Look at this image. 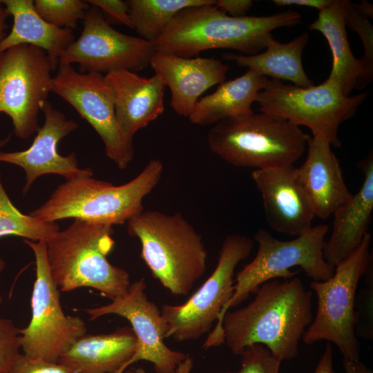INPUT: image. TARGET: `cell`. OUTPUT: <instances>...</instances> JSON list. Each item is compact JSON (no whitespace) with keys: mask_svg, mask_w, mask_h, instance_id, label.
Here are the masks:
<instances>
[{"mask_svg":"<svg viewBox=\"0 0 373 373\" xmlns=\"http://www.w3.org/2000/svg\"><path fill=\"white\" fill-rule=\"evenodd\" d=\"M254 294L247 306L224 315V344L235 355L261 344L282 361L296 358L300 341L313 321L312 291L294 277L270 280Z\"/></svg>","mask_w":373,"mask_h":373,"instance_id":"obj_1","label":"cell"},{"mask_svg":"<svg viewBox=\"0 0 373 373\" xmlns=\"http://www.w3.org/2000/svg\"><path fill=\"white\" fill-rule=\"evenodd\" d=\"M293 10L267 16L233 17L214 4L186 8L179 12L153 41L156 50L190 58L210 49H232L243 55L264 50L271 32L301 22Z\"/></svg>","mask_w":373,"mask_h":373,"instance_id":"obj_2","label":"cell"},{"mask_svg":"<svg viewBox=\"0 0 373 373\" xmlns=\"http://www.w3.org/2000/svg\"><path fill=\"white\" fill-rule=\"evenodd\" d=\"M113 235V226L74 219L46 242L50 274L59 291L90 287L111 300L127 293L128 273L108 260L115 245Z\"/></svg>","mask_w":373,"mask_h":373,"instance_id":"obj_3","label":"cell"},{"mask_svg":"<svg viewBox=\"0 0 373 373\" xmlns=\"http://www.w3.org/2000/svg\"><path fill=\"white\" fill-rule=\"evenodd\" d=\"M141 245V257L171 294L186 296L204 274L208 253L202 236L180 213L143 211L127 222Z\"/></svg>","mask_w":373,"mask_h":373,"instance_id":"obj_4","label":"cell"},{"mask_svg":"<svg viewBox=\"0 0 373 373\" xmlns=\"http://www.w3.org/2000/svg\"><path fill=\"white\" fill-rule=\"evenodd\" d=\"M163 171L162 162L151 159L136 177L121 185L93 176L66 180L29 214L46 222L73 218L120 225L144 211L143 200L159 183Z\"/></svg>","mask_w":373,"mask_h":373,"instance_id":"obj_5","label":"cell"},{"mask_svg":"<svg viewBox=\"0 0 373 373\" xmlns=\"http://www.w3.org/2000/svg\"><path fill=\"white\" fill-rule=\"evenodd\" d=\"M327 224L312 227L307 231L290 240H280L267 230L260 228L254 235L258 250L254 258L239 271L234 279V291L231 298L219 315L216 325L202 347L205 350L224 344L222 318L230 308L240 305L261 285L272 279L294 278L299 271H291L300 267L313 281L330 278L334 268L324 258Z\"/></svg>","mask_w":373,"mask_h":373,"instance_id":"obj_6","label":"cell"},{"mask_svg":"<svg viewBox=\"0 0 373 373\" xmlns=\"http://www.w3.org/2000/svg\"><path fill=\"white\" fill-rule=\"evenodd\" d=\"M309 137L289 120L260 112L218 122L207 141L224 162L255 170L294 165L305 152Z\"/></svg>","mask_w":373,"mask_h":373,"instance_id":"obj_7","label":"cell"},{"mask_svg":"<svg viewBox=\"0 0 373 373\" xmlns=\"http://www.w3.org/2000/svg\"><path fill=\"white\" fill-rule=\"evenodd\" d=\"M371 235L367 233L357 248L334 268L325 281H312L317 296L315 318L302 340L307 345L325 340L339 349L343 359L360 361L361 346L355 332V300L360 279L372 265Z\"/></svg>","mask_w":373,"mask_h":373,"instance_id":"obj_8","label":"cell"},{"mask_svg":"<svg viewBox=\"0 0 373 373\" xmlns=\"http://www.w3.org/2000/svg\"><path fill=\"white\" fill-rule=\"evenodd\" d=\"M369 93L345 95L328 78L322 84L307 87L268 79L257 95L256 102L262 113L285 118L296 126L309 128L312 137L338 147L340 125L355 114Z\"/></svg>","mask_w":373,"mask_h":373,"instance_id":"obj_9","label":"cell"},{"mask_svg":"<svg viewBox=\"0 0 373 373\" xmlns=\"http://www.w3.org/2000/svg\"><path fill=\"white\" fill-rule=\"evenodd\" d=\"M23 241L35 256V280L30 300L31 318L28 325L20 329V346L28 356L58 362L86 334V323L79 316L66 315L62 309L60 291L48 265L46 241Z\"/></svg>","mask_w":373,"mask_h":373,"instance_id":"obj_10","label":"cell"},{"mask_svg":"<svg viewBox=\"0 0 373 373\" xmlns=\"http://www.w3.org/2000/svg\"><path fill=\"white\" fill-rule=\"evenodd\" d=\"M253 248L254 241L246 236L233 233L225 238L217 265L202 286L185 303L162 306L161 314L168 327L166 338L184 342L211 332L233 294L235 269Z\"/></svg>","mask_w":373,"mask_h":373,"instance_id":"obj_11","label":"cell"},{"mask_svg":"<svg viewBox=\"0 0 373 373\" xmlns=\"http://www.w3.org/2000/svg\"><path fill=\"white\" fill-rule=\"evenodd\" d=\"M53 70L46 52L36 46L20 44L0 53V113L11 119L17 137L27 139L39 130Z\"/></svg>","mask_w":373,"mask_h":373,"instance_id":"obj_12","label":"cell"},{"mask_svg":"<svg viewBox=\"0 0 373 373\" xmlns=\"http://www.w3.org/2000/svg\"><path fill=\"white\" fill-rule=\"evenodd\" d=\"M52 79L55 93L77 111L102 140L107 157L119 169H126L134 157L133 139L121 129L112 90L105 75L80 73L73 65L59 64Z\"/></svg>","mask_w":373,"mask_h":373,"instance_id":"obj_13","label":"cell"},{"mask_svg":"<svg viewBox=\"0 0 373 373\" xmlns=\"http://www.w3.org/2000/svg\"><path fill=\"white\" fill-rule=\"evenodd\" d=\"M155 51L153 42L113 28L102 11L91 5L81 35L61 53L59 64H77L80 73H136L150 65Z\"/></svg>","mask_w":373,"mask_h":373,"instance_id":"obj_14","label":"cell"},{"mask_svg":"<svg viewBox=\"0 0 373 373\" xmlns=\"http://www.w3.org/2000/svg\"><path fill=\"white\" fill-rule=\"evenodd\" d=\"M143 278L131 283L127 293L111 300L108 304L84 309L93 321L105 315L115 314L126 318L131 324L137 339L135 352L115 373H124L126 368L139 361L151 362L156 373H175L187 354L171 350L164 343L168 327L161 311L145 293Z\"/></svg>","mask_w":373,"mask_h":373,"instance_id":"obj_15","label":"cell"},{"mask_svg":"<svg viewBox=\"0 0 373 373\" xmlns=\"http://www.w3.org/2000/svg\"><path fill=\"white\" fill-rule=\"evenodd\" d=\"M42 111L45 117L44 123L39 127L32 144L27 149L0 152V162L17 165L24 171L23 195L33 182L44 175H59L66 180L93 175L90 169L79 167L75 153L64 156L58 151L60 140L76 130L78 123L68 119L63 113L55 109L48 101Z\"/></svg>","mask_w":373,"mask_h":373,"instance_id":"obj_16","label":"cell"},{"mask_svg":"<svg viewBox=\"0 0 373 373\" xmlns=\"http://www.w3.org/2000/svg\"><path fill=\"white\" fill-rule=\"evenodd\" d=\"M269 225L276 232L298 236L312 226L315 217L294 165L253 170Z\"/></svg>","mask_w":373,"mask_h":373,"instance_id":"obj_17","label":"cell"},{"mask_svg":"<svg viewBox=\"0 0 373 373\" xmlns=\"http://www.w3.org/2000/svg\"><path fill=\"white\" fill-rule=\"evenodd\" d=\"M170 89L174 112L189 117L201 95L226 79L229 65L213 57H182L156 50L150 65Z\"/></svg>","mask_w":373,"mask_h":373,"instance_id":"obj_18","label":"cell"},{"mask_svg":"<svg viewBox=\"0 0 373 373\" xmlns=\"http://www.w3.org/2000/svg\"><path fill=\"white\" fill-rule=\"evenodd\" d=\"M104 75L113 92L118 124L124 133L133 139L164 112L166 86L156 75L144 77L120 70Z\"/></svg>","mask_w":373,"mask_h":373,"instance_id":"obj_19","label":"cell"},{"mask_svg":"<svg viewBox=\"0 0 373 373\" xmlns=\"http://www.w3.org/2000/svg\"><path fill=\"white\" fill-rule=\"evenodd\" d=\"M325 139L309 136L305 161L297 167L299 180L315 216L327 219L352 196L338 159Z\"/></svg>","mask_w":373,"mask_h":373,"instance_id":"obj_20","label":"cell"},{"mask_svg":"<svg viewBox=\"0 0 373 373\" xmlns=\"http://www.w3.org/2000/svg\"><path fill=\"white\" fill-rule=\"evenodd\" d=\"M363 174L360 189L333 213L332 233L323 247L325 260L335 267L360 245L366 233L373 211V156L358 163Z\"/></svg>","mask_w":373,"mask_h":373,"instance_id":"obj_21","label":"cell"},{"mask_svg":"<svg viewBox=\"0 0 373 373\" xmlns=\"http://www.w3.org/2000/svg\"><path fill=\"white\" fill-rule=\"evenodd\" d=\"M137 339L131 327L109 334H85L77 339L58 362L76 373H115L135 352Z\"/></svg>","mask_w":373,"mask_h":373,"instance_id":"obj_22","label":"cell"},{"mask_svg":"<svg viewBox=\"0 0 373 373\" xmlns=\"http://www.w3.org/2000/svg\"><path fill=\"white\" fill-rule=\"evenodd\" d=\"M13 24L10 32L0 41V53L8 48L28 44L44 50L57 70L61 53L75 41L73 30L54 26L37 12L32 0H1Z\"/></svg>","mask_w":373,"mask_h":373,"instance_id":"obj_23","label":"cell"},{"mask_svg":"<svg viewBox=\"0 0 373 373\" xmlns=\"http://www.w3.org/2000/svg\"><path fill=\"white\" fill-rule=\"evenodd\" d=\"M267 80V77L247 69L241 76L219 84L213 93L201 97L189 120L193 124L206 126L254 113L252 104Z\"/></svg>","mask_w":373,"mask_h":373,"instance_id":"obj_24","label":"cell"},{"mask_svg":"<svg viewBox=\"0 0 373 373\" xmlns=\"http://www.w3.org/2000/svg\"><path fill=\"white\" fill-rule=\"evenodd\" d=\"M346 0H332L318 12V18L309 26L327 39L332 55L328 79L336 84L345 95L350 96L363 73V63L352 53L345 21Z\"/></svg>","mask_w":373,"mask_h":373,"instance_id":"obj_25","label":"cell"},{"mask_svg":"<svg viewBox=\"0 0 373 373\" xmlns=\"http://www.w3.org/2000/svg\"><path fill=\"white\" fill-rule=\"evenodd\" d=\"M309 38L307 32L287 43H280L273 38L263 52L254 55L224 53L223 58L263 77L290 81L292 84L307 87L314 84L307 75L302 63L303 52Z\"/></svg>","mask_w":373,"mask_h":373,"instance_id":"obj_26","label":"cell"},{"mask_svg":"<svg viewBox=\"0 0 373 373\" xmlns=\"http://www.w3.org/2000/svg\"><path fill=\"white\" fill-rule=\"evenodd\" d=\"M126 3L138 37L153 42L179 12L189 7L214 4L215 0H128Z\"/></svg>","mask_w":373,"mask_h":373,"instance_id":"obj_27","label":"cell"},{"mask_svg":"<svg viewBox=\"0 0 373 373\" xmlns=\"http://www.w3.org/2000/svg\"><path fill=\"white\" fill-rule=\"evenodd\" d=\"M56 222L38 220L21 213L12 202L1 182L0 171V238L18 236L32 241H47L59 231Z\"/></svg>","mask_w":373,"mask_h":373,"instance_id":"obj_28","label":"cell"},{"mask_svg":"<svg viewBox=\"0 0 373 373\" xmlns=\"http://www.w3.org/2000/svg\"><path fill=\"white\" fill-rule=\"evenodd\" d=\"M373 6L367 1L359 3L346 0L345 21L352 31L356 32L363 44L364 52L361 58L363 73L357 82L356 89L366 87L373 79Z\"/></svg>","mask_w":373,"mask_h":373,"instance_id":"obj_29","label":"cell"},{"mask_svg":"<svg viewBox=\"0 0 373 373\" xmlns=\"http://www.w3.org/2000/svg\"><path fill=\"white\" fill-rule=\"evenodd\" d=\"M34 6L39 15L50 24L72 30L84 19L90 8L82 0H35Z\"/></svg>","mask_w":373,"mask_h":373,"instance_id":"obj_30","label":"cell"},{"mask_svg":"<svg viewBox=\"0 0 373 373\" xmlns=\"http://www.w3.org/2000/svg\"><path fill=\"white\" fill-rule=\"evenodd\" d=\"M239 356L241 360L238 370L220 373H279L283 361L261 344L246 347Z\"/></svg>","mask_w":373,"mask_h":373,"instance_id":"obj_31","label":"cell"},{"mask_svg":"<svg viewBox=\"0 0 373 373\" xmlns=\"http://www.w3.org/2000/svg\"><path fill=\"white\" fill-rule=\"evenodd\" d=\"M365 287H363L355 300V332L356 335L366 339L373 337V275L372 265L365 276Z\"/></svg>","mask_w":373,"mask_h":373,"instance_id":"obj_32","label":"cell"},{"mask_svg":"<svg viewBox=\"0 0 373 373\" xmlns=\"http://www.w3.org/2000/svg\"><path fill=\"white\" fill-rule=\"evenodd\" d=\"M20 329L0 316V373H8L20 354Z\"/></svg>","mask_w":373,"mask_h":373,"instance_id":"obj_33","label":"cell"},{"mask_svg":"<svg viewBox=\"0 0 373 373\" xmlns=\"http://www.w3.org/2000/svg\"><path fill=\"white\" fill-rule=\"evenodd\" d=\"M8 373H76L59 362H51L19 354Z\"/></svg>","mask_w":373,"mask_h":373,"instance_id":"obj_34","label":"cell"},{"mask_svg":"<svg viewBox=\"0 0 373 373\" xmlns=\"http://www.w3.org/2000/svg\"><path fill=\"white\" fill-rule=\"evenodd\" d=\"M87 2L97 7L102 14L114 21L134 29L126 1L121 0H90Z\"/></svg>","mask_w":373,"mask_h":373,"instance_id":"obj_35","label":"cell"},{"mask_svg":"<svg viewBox=\"0 0 373 373\" xmlns=\"http://www.w3.org/2000/svg\"><path fill=\"white\" fill-rule=\"evenodd\" d=\"M214 5L231 17H242L247 16L254 3L251 0H218Z\"/></svg>","mask_w":373,"mask_h":373,"instance_id":"obj_36","label":"cell"},{"mask_svg":"<svg viewBox=\"0 0 373 373\" xmlns=\"http://www.w3.org/2000/svg\"><path fill=\"white\" fill-rule=\"evenodd\" d=\"M274 3L278 6H300L316 8L319 11L329 6L332 0H274Z\"/></svg>","mask_w":373,"mask_h":373,"instance_id":"obj_37","label":"cell"},{"mask_svg":"<svg viewBox=\"0 0 373 373\" xmlns=\"http://www.w3.org/2000/svg\"><path fill=\"white\" fill-rule=\"evenodd\" d=\"M314 373H335L334 369L333 349L327 343Z\"/></svg>","mask_w":373,"mask_h":373,"instance_id":"obj_38","label":"cell"},{"mask_svg":"<svg viewBox=\"0 0 373 373\" xmlns=\"http://www.w3.org/2000/svg\"><path fill=\"white\" fill-rule=\"evenodd\" d=\"M343 365L345 373H373L372 370L358 361H350L343 359Z\"/></svg>","mask_w":373,"mask_h":373,"instance_id":"obj_39","label":"cell"},{"mask_svg":"<svg viewBox=\"0 0 373 373\" xmlns=\"http://www.w3.org/2000/svg\"><path fill=\"white\" fill-rule=\"evenodd\" d=\"M193 366V358L187 354L184 360H183L178 365L175 373H190ZM131 373H146L142 367L135 368L129 370Z\"/></svg>","mask_w":373,"mask_h":373,"instance_id":"obj_40","label":"cell"},{"mask_svg":"<svg viewBox=\"0 0 373 373\" xmlns=\"http://www.w3.org/2000/svg\"><path fill=\"white\" fill-rule=\"evenodd\" d=\"M9 16L7 9L0 0V41L6 35V30L8 28V25L6 21Z\"/></svg>","mask_w":373,"mask_h":373,"instance_id":"obj_41","label":"cell"},{"mask_svg":"<svg viewBox=\"0 0 373 373\" xmlns=\"http://www.w3.org/2000/svg\"><path fill=\"white\" fill-rule=\"evenodd\" d=\"M6 263L4 260L0 257V272L5 268ZM3 300L1 296H0V305L3 303Z\"/></svg>","mask_w":373,"mask_h":373,"instance_id":"obj_42","label":"cell"},{"mask_svg":"<svg viewBox=\"0 0 373 373\" xmlns=\"http://www.w3.org/2000/svg\"><path fill=\"white\" fill-rule=\"evenodd\" d=\"M10 140V135H9L3 139H0V148L7 144Z\"/></svg>","mask_w":373,"mask_h":373,"instance_id":"obj_43","label":"cell"},{"mask_svg":"<svg viewBox=\"0 0 373 373\" xmlns=\"http://www.w3.org/2000/svg\"><path fill=\"white\" fill-rule=\"evenodd\" d=\"M124 373H131L129 370L125 371Z\"/></svg>","mask_w":373,"mask_h":373,"instance_id":"obj_44","label":"cell"}]
</instances>
